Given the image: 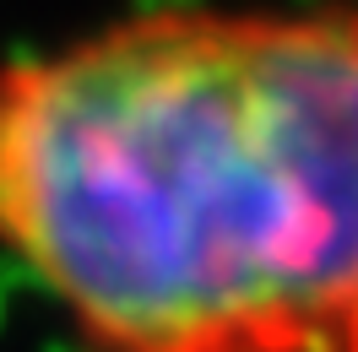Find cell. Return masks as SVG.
Instances as JSON below:
<instances>
[{"instance_id":"cell-1","label":"cell","mask_w":358,"mask_h":352,"mask_svg":"<svg viewBox=\"0 0 358 352\" xmlns=\"http://www.w3.org/2000/svg\"><path fill=\"white\" fill-rule=\"evenodd\" d=\"M0 265L71 352H358V0H136L0 54Z\"/></svg>"}]
</instances>
